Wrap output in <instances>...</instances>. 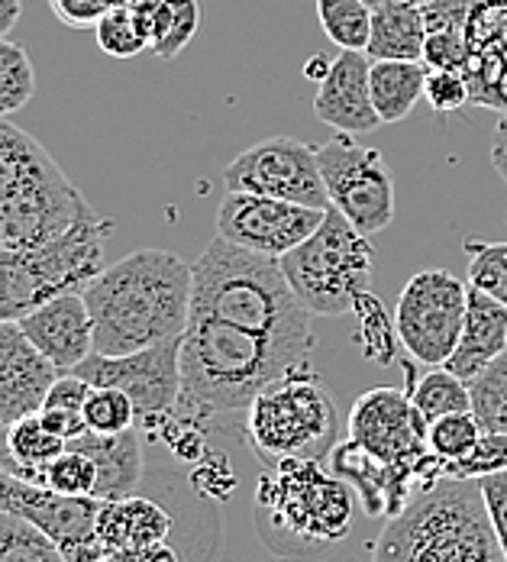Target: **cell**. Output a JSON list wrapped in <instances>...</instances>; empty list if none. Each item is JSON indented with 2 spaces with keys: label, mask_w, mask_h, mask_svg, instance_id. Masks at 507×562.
I'll return each instance as SVG.
<instances>
[{
  "label": "cell",
  "mask_w": 507,
  "mask_h": 562,
  "mask_svg": "<svg viewBox=\"0 0 507 562\" xmlns=\"http://www.w3.org/2000/svg\"><path fill=\"white\" fill-rule=\"evenodd\" d=\"M194 266L169 249H136L104 266L81 288L91 321L94 352L129 356L181 339L191 317Z\"/></svg>",
  "instance_id": "cell-1"
},
{
  "label": "cell",
  "mask_w": 507,
  "mask_h": 562,
  "mask_svg": "<svg viewBox=\"0 0 507 562\" xmlns=\"http://www.w3.org/2000/svg\"><path fill=\"white\" fill-rule=\"evenodd\" d=\"M314 349L246 330L217 317H188L181 337V397L178 407L217 424L246 411L252 397L304 366Z\"/></svg>",
  "instance_id": "cell-2"
},
{
  "label": "cell",
  "mask_w": 507,
  "mask_h": 562,
  "mask_svg": "<svg viewBox=\"0 0 507 562\" xmlns=\"http://www.w3.org/2000/svg\"><path fill=\"white\" fill-rule=\"evenodd\" d=\"M191 314L314 349V314L291 291L279 259L233 246L224 236L194 262Z\"/></svg>",
  "instance_id": "cell-3"
},
{
  "label": "cell",
  "mask_w": 507,
  "mask_h": 562,
  "mask_svg": "<svg viewBox=\"0 0 507 562\" xmlns=\"http://www.w3.org/2000/svg\"><path fill=\"white\" fill-rule=\"evenodd\" d=\"M372 562H507L478 479L443 475L395 514Z\"/></svg>",
  "instance_id": "cell-4"
},
{
  "label": "cell",
  "mask_w": 507,
  "mask_h": 562,
  "mask_svg": "<svg viewBox=\"0 0 507 562\" xmlns=\"http://www.w3.org/2000/svg\"><path fill=\"white\" fill-rule=\"evenodd\" d=\"M356 488L320 462H282L272 465L252 502L259 537L288 557H320L352 533Z\"/></svg>",
  "instance_id": "cell-5"
},
{
  "label": "cell",
  "mask_w": 507,
  "mask_h": 562,
  "mask_svg": "<svg viewBox=\"0 0 507 562\" xmlns=\"http://www.w3.org/2000/svg\"><path fill=\"white\" fill-rule=\"evenodd\" d=\"M337 434V401L307 362L262 389L246 407V440L269 469L327 459Z\"/></svg>",
  "instance_id": "cell-6"
},
{
  "label": "cell",
  "mask_w": 507,
  "mask_h": 562,
  "mask_svg": "<svg viewBox=\"0 0 507 562\" xmlns=\"http://www.w3.org/2000/svg\"><path fill=\"white\" fill-rule=\"evenodd\" d=\"M372 262L375 249L369 236L334 207L301 246L279 259L291 291L314 317L352 314L359 294L369 291Z\"/></svg>",
  "instance_id": "cell-7"
},
{
  "label": "cell",
  "mask_w": 507,
  "mask_h": 562,
  "mask_svg": "<svg viewBox=\"0 0 507 562\" xmlns=\"http://www.w3.org/2000/svg\"><path fill=\"white\" fill-rule=\"evenodd\" d=\"M427 434L430 420L397 389H372L349 411V440L375 459L407 498L443 479V459L430 452Z\"/></svg>",
  "instance_id": "cell-8"
},
{
  "label": "cell",
  "mask_w": 507,
  "mask_h": 562,
  "mask_svg": "<svg viewBox=\"0 0 507 562\" xmlns=\"http://www.w3.org/2000/svg\"><path fill=\"white\" fill-rule=\"evenodd\" d=\"M320 175L330 194V207L365 236L388 229L395 221V181L385 156L356 143L349 133L317 146Z\"/></svg>",
  "instance_id": "cell-9"
},
{
  "label": "cell",
  "mask_w": 507,
  "mask_h": 562,
  "mask_svg": "<svg viewBox=\"0 0 507 562\" xmlns=\"http://www.w3.org/2000/svg\"><path fill=\"white\" fill-rule=\"evenodd\" d=\"M469 311V281L447 269H424L410 276L397 297L401 346L424 366H447L459 346Z\"/></svg>",
  "instance_id": "cell-10"
},
{
  "label": "cell",
  "mask_w": 507,
  "mask_h": 562,
  "mask_svg": "<svg viewBox=\"0 0 507 562\" xmlns=\"http://www.w3.org/2000/svg\"><path fill=\"white\" fill-rule=\"evenodd\" d=\"M224 184L226 191H249L330 211V194L320 175L317 149L294 136H269L239 153L224 169Z\"/></svg>",
  "instance_id": "cell-11"
},
{
  "label": "cell",
  "mask_w": 507,
  "mask_h": 562,
  "mask_svg": "<svg viewBox=\"0 0 507 562\" xmlns=\"http://www.w3.org/2000/svg\"><path fill=\"white\" fill-rule=\"evenodd\" d=\"M94 389H120L136 404V427L153 430L181 397V339H169L129 356L91 352L71 369Z\"/></svg>",
  "instance_id": "cell-12"
},
{
  "label": "cell",
  "mask_w": 507,
  "mask_h": 562,
  "mask_svg": "<svg viewBox=\"0 0 507 562\" xmlns=\"http://www.w3.org/2000/svg\"><path fill=\"white\" fill-rule=\"evenodd\" d=\"M0 510L16 514L49 533L68 562H104V547L98 537L101 498H68L0 465Z\"/></svg>",
  "instance_id": "cell-13"
},
{
  "label": "cell",
  "mask_w": 507,
  "mask_h": 562,
  "mask_svg": "<svg viewBox=\"0 0 507 562\" xmlns=\"http://www.w3.org/2000/svg\"><path fill=\"white\" fill-rule=\"evenodd\" d=\"M324 217L327 211L317 207L249 194V191H226L217 207V236L249 252L282 259L284 252L301 246L324 224Z\"/></svg>",
  "instance_id": "cell-14"
},
{
  "label": "cell",
  "mask_w": 507,
  "mask_h": 562,
  "mask_svg": "<svg viewBox=\"0 0 507 562\" xmlns=\"http://www.w3.org/2000/svg\"><path fill=\"white\" fill-rule=\"evenodd\" d=\"M56 366L30 342L16 321H0V434L43 411V401L53 389Z\"/></svg>",
  "instance_id": "cell-15"
},
{
  "label": "cell",
  "mask_w": 507,
  "mask_h": 562,
  "mask_svg": "<svg viewBox=\"0 0 507 562\" xmlns=\"http://www.w3.org/2000/svg\"><path fill=\"white\" fill-rule=\"evenodd\" d=\"M16 324L58 372H71L94 352V321L81 291H65L43 301Z\"/></svg>",
  "instance_id": "cell-16"
},
{
  "label": "cell",
  "mask_w": 507,
  "mask_h": 562,
  "mask_svg": "<svg viewBox=\"0 0 507 562\" xmlns=\"http://www.w3.org/2000/svg\"><path fill=\"white\" fill-rule=\"evenodd\" d=\"M369 68H372L369 53L339 49L330 75L317 85V98H314L317 120L330 123L334 130L349 133V136L372 133L382 120H379L375 104H372Z\"/></svg>",
  "instance_id": "cell-17"
},
{
  "label": "cell",
  "mask_w": 507,
  "mask_h": 562,
  "mask_svg": "<svg viewBox=\"0 0 507 562\" xmlns=\"http://www.w3.org/2000/svg\"><path fill=\"white\" fill-rule=\"evenodd\" d=\"M65 447L88 452L98 465V492L94 498L101 502H116L126 495H136L139 482H143V430L129 427L123 434H94L84 430L81 437L68 440Z\"/></svg>",
  "instance_id": "cell-18"
},
{
  "label": "cell",
  "mask_w": 507,
  "mask_h": 562,
  "mask_svg": "<svg viewBox=\"0 0 507 562\" xmlns=\"http://www.w3.org/2000/svg\"><path fill=\"white\" fill-rule=\"evenodd\" d=\"M507 352V307L478 288H469V311L462 324L459 346L447 369L462 382H472L488 362Z\"/></svg>",
  "instance_id": "cell-19"
},
{
  "label": "cell",
  "mask_w": 507,
  "mask_h": 562,
  "mask_svg": "<svg viewBox=\"0 0 507 562\" xmlns=\"http://www.w3.org/2000/svg\"><path fill=\"white\" fill-rule=\"evenodd\" d=\"M171 527H174V520H171L169 510L153 498H143V495L101 502V510H98V537L104 547V560L111 553L166 543Z\"/></svg>",
  "instance_id": "cell-20"
},
{
  "label": "cell",
  "mask_w": 507,
  "mask_h": 562,
  "mask_svg": "<svg viewBox=\"0 0 507 562\" xmlns=\"http://www.w3.org/2000/svg\"><path fill=\"white\" fill-rule=\"evenodd\" d=\"M58 169L61 166L40 146V139L10 123V116H0V207L13 204Z\"/></svg>",
  "instance_id": "cell-21"
},
{
  "label": "cell",
  "mask_w": 507,
  "mask_h": 562,
  "mask_svg": "<svg viewBox=\"0 0 507 562\" xmlns=\"http://www.w3.org/2000/svg\"><path fill=\"white\" fill-rule=\"evenodd\" d=\"M424 10L410 0H395L372 10V36L365 53L369 58H397V61H424Z\"/></svg>",
  "instance_id": "cell-22"
},
{
  "label": "cell",
  "mask_w": 507,
  "mask_h": 562,
  "mask_svg": "<svg viewBox=\"0 0 507 562\" xmlns=\"http://www.w3.org/2000/svg\"><path fill=\"white\" fill-rule=\"evenodd\" d=\"M427 65L424 61H397V58H372L369 88L372 104L382 123H401L417 108L427 88Z\"/></svg>",
  "instance_id": "cell-23"
},
{
  "label": "cell",
  "mask_w": 507,
  "mask_h": 562,
  "mask_svg": "<svg viewBox=\"0 0 507 562\" xmlns=\"http://www.w3.org/2000/svg\"><path fill=\"white\" fill-rule=\"evenodd\" d=\"M61 450H65V440L56 437L53 430H46L40 414L23 417L0 434V465L26 482H36V485H43L49 462Z\"/></svg>",
  "instance_id": "cell-24"
},
{
  "label": "cell",
  "mask_w": 507,
  "mask_h": 562,
  "mask_svg": "<svg viewBox=\"0 0 507 562\" xmlns=\"http://www.w3.org/2000/svg\"><path fill=\"white\" fill-rule=\"evenodd\" d=\"M414 369H407V394L414 401V407L433 424L437 417L459 414V411H472V394L469 382H462L459 375H452L447 366H430V372H424L420 379L410 375Z\"/></svg>",
  "instance_id": "cell-25"
},
{
  "label": "cell",
  "mask_w": 507,
  "mask_h": 562,
  "mask_svg": "<svg viewBox=\"0 0 507 562\" xmlns=\"http://www.w3.org/2000/svg\"><path fill=\"white\" fill-rule=\"evenodd\" d=\"M352 314H356V339H359L365 359L392 366L397 359V349H404V346L397 337V321L388 314L385 301H379L372 291H362Z\"/></svg>",
  "instance_id": "cell-26"
},
{
  "label": "cell",
  "mask_w": 507,
  "mask_h": 562,
  "mask_svg": "<svg viewBox=\"0 0 507 562\" xmlns=\"http://www.w3.org/2000/svg\"><path fill=\"white\" fill-rule=\"evenodd\" d=\"M98 46L111 58H136L153 49V26L129 7L116 3L94 26Z\"/></svg>",
  "instance_id": "cell-27"
},
{
  "label": "cell",
  "mask_w": 507,
  "mask_h": 562,
  "mask_svg": "<svg viewBox=\"0 0 507 562\" xmlns=\"http://www.w3.org/2000/svg\"><path fill=\"white\" fill-rule=\"evenodd\" d=\"M201 30V3L198 0H159L153 16V53L169 61Z\"/></svg>",
  "instance_id": "cell-28"
},
{
  "label": "cell",
  "mask_w": 507,
  "mask_h": 562,
  "mask_svg": "<svg viewBox=\"0 0 507 562\" xmlns=\"http://www.w3.org/2000/svg\"><path fill=\"white\" fill-rule=\"evenodd\" d=\"M317 20L334 46L365 53L372 36V7L365 0H317Z\"/></svg>",
  "instance_id": "cell-29"
},
{
  "label": "cell",
  "mask_w": 507,
  "mask_h": 562,
  "mask_svg": "<svg viewBox=\"0 0 507 562\" xmlns=\"http://www.w3.org/2000/svg\"><path fill=\"white\" fill-rule=\"evenodd\" d=\"M0 562H68L58 543L36 524L0 510Z\"/></svg>",
  "instance_id": "cell-30"
},
{
  "label": "cell",
  "mask_w": 507,
  "mask_h": 562,
  "mask_svg": "<svg viewBox=\"0 0 507 562\" xmlns=\"http://www.w3.org/2000/svg\"><path fill=\"white\" fill-rule=\"evenodd\" d=\"M472 414L478 417L482 430L507 434V352L488 362L472 382Z\"/></svg>",
  "instance_id": "cell-31"
},
{
  "label": "cell",
  "mask_w": 507,
  "mask_h": 562,
  "mask_svg": "<svg viewBox=\"0 0 507 562\" xmlns=\"http://www.w3.org/2000/svg\"><path fill=\"white\" fill-rule=\"evenodd\" d=\"M36 94V71L23 46L0 40V116L23 111Z\"/></svg>",
  "instance_id": "cell-32"
},
{
  "label": "cell",
  "mask_w": 507,
  "mask_h": 562,
  "mask_svg": "<svg viewBox=\"0 0 507 562\" xmlns=\"http://www.w3.org/2000/svg\"><path fill=\"white\" fill-rule=\"evenodd\" d=\"M43 485L68 498H94L98 492V465L88 452L65 447L56 459L49 462Z\"/></svg>",
  "instance_id": "cell-33"
},
{
  "label": "cell",
  "mask_w": 507,
  "mask_h": 562,
  "mask_svg": "<svg viewBox=\"0 0 507 562\" xmlns=\"http://www.w3.org/2000/svg\"><path fill=\"white\" fill-rule=\"evenodd\" d=\"M482 424L472 411H459V414H447V417H437L430 424V452L440 456L443 462H459L465 459L469 452L475 450V443L482 440Z\"/></svg>",
  "instance_id": "cell-34"
},
{
  "label": "cell",
  "mask_w": 507,
  "mask_h": 562,
  "mask_svg": "<svg viewBox=\"0 0 507 562\" xmlns=\"http://www.w3.org/2000/svg\"><path fill=\"white\" fill-rule=\"evenodd\" d=\"M469 288L485 291L488 297L507 307V243H482L469 239Z\"/></svg>",
  "instance_id": "cell-35"
},
{
  "label": "cell",
  "mask_w": 507,
  "mask_h": 562,
  "mask_svg": "<svg viewBox=\"0 0 507 562\" xmlns=\"http://www.w3.org/2000/svg\"><path fill=\"white\" fill-rule=\"evenodd\" d=\"M84 424L94 434H123L136 427V404L120 389H91L84 404Z\"/></svg>",
  "instance_id": "cell-36"
},
{
  "label": "cell",
  "mask_w": 507,
  "mask_h": 562,
  "mask_svg": "<svg viewBox=\"0 0 507 562\" xmlns=\"http://www.w3.org/2000/svg\"><path fill=\"white\" fill-rule=\"evenodd\" d=\"M507 469V434L485 430L475 450L459 462H443V475L450 479H485Z\"/></svg>",
  "instance_id": "cell-37"
},
{
  "label": "cell",
  "mask_w": 507,
  "mask_h": 562,
  "mask_svg": "<svg viewBox=\"0 0 507 562\" xmlns=\"http://www.w3.org/2000/svg\"><path fill=\"white\" fill-rule=\"evenodd\" d=\"M424 98H427V104L437 113H455L462 104L472 101L465 71H455V68H430L427 71Z\"/></svg>",
  "instance_id": "cell-38"
},
{
  "label": "cell",
  "mask_w": 507,
  "mask_h": 562,
  "mask_svg": "<svg viewBox=\"0 0 507 562\" xmlns=\"http://www.w3.org/2000/svg\"><path fill=\"white\" fill-rule=\"evenodd\" d=\"M475 0H430L424 3V26L427 36H469Z\"/></svg>",
  "instance_id": "cell-39"
},
{
  "label": "cell",
  "mask_w": 507,
  "mask_h": 562,
  "mask_svg": "<svg viewBox=\"0 0 507 562\" xmlns=\"http://www.w3.org/2000/svg\"><path fill=\"white\" fill-rule=\"evenodd\" d=\"M191 482H194V488H198L201 495H207V498H226V495L233 492V485H236V479H233V472H229L224 456H207V452L198 459Z\"/></svg>",
  "instance_id": "cell-40"
},
{
  "label": "cell",
  "mask_w": 507,
  "mask_h": 562,
  "mask_svg": "<svg viewBox=\"0 0 507 562\" xmlns=\"http://www.w3.org/2000/svg\"><path fill=\"white\" fill-rule=\"evenodd\" d=\"M58 23L71 26V30H91L98 26V20L116 7V0H49Z\"/></svg>",
  "instance_id": "cell-41"
},
{
  "label": "cell",
  "mask_w": 507,
  "mask_h": 562,
  "mask_svg": "<svg viewBox=\"0 0 507 562\" xmlns=\"http://www.w3.org/2000/svg\"><path fill=\"white\" fill-rule=\"evenodd\" d=\"M478 482H482V498H485V507H488L495 537H498L507 560V469L505 472H495V475H485Z\"/></svg>",
  "instance_id": "cell-42"
},
{
  "label": "cell",
  "mask_w": 507,
  "mask_h": 562,
  "mask_svg": "<svg viewBox=\"0 0 507 562\" xmlns=\"http://www.w3.org/2000/svg\"><path fill=\"white\" fill-rule=\"evenodd\" d=\"M40 420L46 424V430H53L56 437H61L65 443L81 437L88 430L84 424V414H71V411H53V407H43L40 411Z\"/></svg>",
  "instance_id": "cell-43"
},
{
  "label": "cell",
  "mask_w": 507,
  "mask_h": 562,
  "mask_svg": "<svg viewBox=\"0 0 507 562\" xmlns=\"http://www.w3.org/2000/svg\"><path fill=\"white\" fill-rule=\"evenodd\" d=\"M104 562H181V557L174 553L166 543H153V547H143V550H126V553H111Z\"/></svg>",
  "instance_id": "cell-44"
},
{
  "label": "cell",
  "mask_w": 507,
  "mask_h": 562,
  "mask_svg": "<svg viewBox=\"0 0 507 562\" xmlns=\"http://www.w3.org/2000/svg\"><path fill=\"white\" fill-rule=\"evenodd\" d=\"M492 166L507 184V111L502 113V120L495 126V136H492Z\"/></svg>",
  "instance_id": "cell-45"
},
{
  "label": "cell",
  "mask_w": 507,
  "mask_h": 562,
  "mask_svg": "<svg viewBox=\"0 0 507 562\" xmlns=\"http://www.w3.org/2000/svg\"><path fill=\"white\" fill-rule=\"evenodd\" d=\"M16 20H20V0H0V40L13 33Z\"/></svg>",
  "instance_id": "cell-46"
},
{
  "label": "cell",
  "mask_w": 507,
  "mask_h": 562,
  "mask_svg": "<svg viewBox=\"0 0 507 562\" xmlns=\"http://www.w3.org/2000/svg\"><path fill=\"white\" fill-rule=\"evenodd\" d=\"M330 68H334V58H327L317 53V56H311V61L304 65V78H311V81H317V85H320V81L330 75Z\"/></svg>",
  "instance_id": "cell-47"
},
{
  "label": "cell",
  "mask_w": 507,
  "mask_h": 562,
  "mask_svg": "<svg viewBox=\"0 0 507 562\" xmlns=\"http://www.w3.org/2000/svg\"><path fill=\"white\" fill-rule=\"evenodd\" d=\"M116 3H123V7H129V10H136L149 26H153V16H156V7H159V0H116Z\"/></svg>",
  "instance_id": "cell-48"
},
{
  "label": "cell",
  "mask_w": 507,
  "mask_h": 562,
  "mask_svg": "<svg viewBox=\"0 0 507 562\" xmlns=\"http://www.w3.org/2000/svg\"><path fill=\"white\" fill-rule=\"evenodd\" d=\"M365 3H369L372 10H379V7H385V3H395V0H365Z\"/></svg>",
  "instance_id": "cell-49"
},
{
  "label": "cell",
  "mask_w": 507,
  "mask_h": 562,
  "mask_svg": "<svg viewBox=\"0 0 507 562\" xmlns=\"http://www.w3.org/2000/svg\"><path fill=\"white\" fill-rule=\"evenodd\" d=\"M410 3H417V7H424V3H430V0H410Z\"/></svg>",
  "instance_id": "cell-50"
}]
</instances>
